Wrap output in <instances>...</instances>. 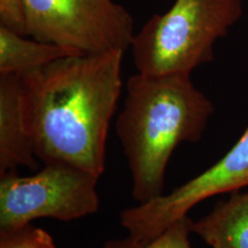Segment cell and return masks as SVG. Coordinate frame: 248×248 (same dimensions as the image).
I'll list each match as a JSON object with an SVG mask.
<instances>
[{
	"instance_id": "cell-1",
	"label": "cell",
	"mask_w": 248,
	"mask_h": 248,
	"mask_svg": "<svg viewBox=\"0 0 248 248\" xmlns=\"http://www.w3.org/2000/svg\"><path fill=\"white\" fill-rule=\"evenodd\" d=\"M124 51L59 59L21 75L24 116L37 159L100 178L122 91Z\"/></svg>"
},
{
	"instance_id": "cell-2",
	"label": "cell",
	"mask_w": 248,
	"mask_h": 248,
	"mask_svg": "<svg viewBox=\"0 0 248 248\" xmlns=\"http://www.w3.org/2000/svg\"><path fill=\"white\" fill-rule=\"evenodd\" d=\"M214 106L193 85L191 75L136 74L126 82L116 132L131 172L132 198L146 203L163 195L173 151L199 141Z\"/></svg>"
},
{
	"instance_id": "cell-3",
	"label": "cell",
	"mask_w": 248,
	"mask_h": 248,
	"mask_svg": "<svg viewBox=\"0 0 248 248\" xmlns=\"http://www.w3.org/2000/svg\"><path fill=\"white\" fill-rule=\"evenodd\" d=\"M243 14V0H175L135 33L131 47L138 73L191 75L212 61L214 45Z\"/></svg>"
},
{
	"instance_id": "cell-4",
	"label": "cell",
	"mask_w": 248,
	"mask_h": 248,
	"mask_svg": "<svg viewBox=\"0 0 248 248\" xmlns=\"http://www.w3.org/2000/svg\"><path fill=\"white\" fill-rule=\"evenodd\" d=\"M99 177L64 163L44 164L35 175H0V230L30 224L33 219L70 222L97 213Z\"/></svg>"
},
{
	"instance_id": "cell-5",
	"label": "cell",
	"mask_w": 248,
	"mask_h": 248,
	"mask_svg": "<svg viewBox=\"0 0 248 248\" xmlns=\"http://www.w3.org/2000/svg\"><path fill=\"white\" fill-rule=\"evenodd\" d=\"M28 36L84 54L131 46L133 18L114 0H24Z\"/></svg>"
},
{
	"instance_id": "cell-6",
	"label": "cell",
	"mask_w": 248,
	"mask_h": 248,
	"mask_svg": "<svg viewBox=\"0 0 248 248\" xmlns=\"http://www.w3.org/2000/svg\"><path fill=\"white\" fill-rule=\"evenodd\" d=\"M248 187V128L218 162L191 181L146 203L124 209L121 225L137 240H151L201 201Z\"/></svg>"
},
{
	"instance_id": "cell-7",
	"label": "cell",
	"mask_w": 248,
	"mask_h": 248,
	"mask_svg": "<svg viewBox=\"0 0 248 248\" xmlns=\"http://www.w3.org/2000/svg\"><path fill=\"white\" fill-rule=\"evenodd\" d=\"M38 167L24 116L21 75L0 74V175Z\"/></svg>"
},
{
	"instance_id": "cell-8",
	"label": "cell",
	"mask_w": 248,
	"mask_h": 248,
	"mask_svg": "<svg viewBox=\"0 0 248 248\" xmlns=\"http://www.w3.org/2000/svg\"><path fill=\"white\" fill-rule=\"evenodd\" d=\"M193 232L212 248H248V190L232 192L208 215L193 221Z\"/></svg>"
},
{
	"instance_id": "cell-9",
	"label": "cell",
	"mask_w": 248,
	"mask_h": 248,
	"mask_svg": "<svg viewBox=\"0 0 248 248\" xmlns=\"http://www.w3.org/2000/svg\"><path fill=\"white\" fill-rule=\"evenodd\" d=\"M26 37L0 26V74L23 75L59 59L84 54L75 49Z\"/></svg>"
},
{
	"instance_id": "cell-10",
	"label": "cell",
	"mask_w": 248,
	"mask_h": 248,
	"mask_svg": "<svg viewBox=\"0 0 248 248\" xmlns=\"http://www.w3.org/2000/svg\"><path fill=\"white\" fill-rule=\"evenodd\" d=\"M193 221L186 215L172 223L162 233L151 240H137L128 235L124 239L109 240L102 248H192L190 234Z\"/></svg>"
},
{
	"instance_id": "cell-11",
	"label": "cell",
	"mask_w": 248,
	"mask_h": 248,
	"mask_svg": "<svg viewBox=\"0 0 248 248\" xmlns=\"http://www.w3.org/2000/svg\"><path fill=\"white\" fill-rule=\"evenodd\" d=\"M0 248H58L51 234L27 224L11 230H0Z\"/></svg>"
},
{
	"instance_id": "cell-12",
	"label": "cell",
	"mask_w": 248,
	"mask_h": 248,
	"mask_svg": "<svg viewBox=\"0 0 248 248\" xmlns=\"http://www.w3.org/2000/svg\"><path fill=\"white\" fill-rule=\"evenodd\" d=\"M0 26L28 36L24 0H0Z\"/></svg>"
}]
</instances>
